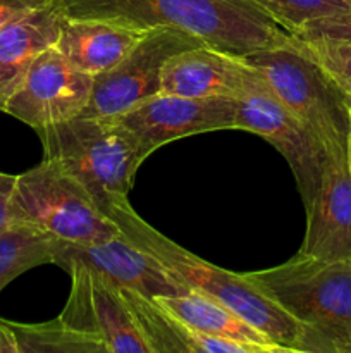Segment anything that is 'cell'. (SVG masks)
<instances>
[{"mask_svg":"<svg viewBox=\"0 0 351 353\" xmlns=\"http://www.w3.org/2000/svg\"><path fill=\"white\" fill-rule=\"evenodd\" d=\"M17 174L0 172V233L9 230L14 224L12 196L16 190Z\"/></svg>","mask_w":351,"mask_h":353,"instance_id":"cell-25","label":"cell"},{"mask_svg":"<svg viewBox=\"0 0 351 353\" xmlns=\"http://www.w3.org/2000/svg\"><path fill=\"white\" fill-rule=\"evenodd\" d=\"M260 7L289 34L298 31L310 21L320 17L350 12L344 0H250Z\"/></svg>","mask_w":351,"mask_h":353,"instance_id":"cell-21","label":"cell"},{"mask_svg":"<svg viewBox=\"0 0 351 353\" xmlns=\"http://www.w3.org/2000/svg\"><path fill=\"white\" fill-rule=\"evenodd\" d=\"M107 216L116 221L133 243L153 255L182 286L229 307L286 352H305L306 331L303 324L246 276L226 271L179 247L138 216L127 200L110 207Z\"/></svg>","mask_w":351,"mask_h":353,"instance_id":"cell-2","label":"cell"},{"mask_svg":"<svg viewBox=\"0 0 351 353\" xmlns=\"http://www.w3.org/2000/svg\"><path fill=\"white\" fill-rule=\"evenodd\" d=\"M198 38L178 28H153L117 64L93 78L89 100L79 116L114 119L160 93L165 62L186 48L202 47Z\"/></svg>","mask_w":351,"mask_h":353,"instance_id":"cell-7","label":"cell"},{"mask_svg":"<svg viewBox=\"0 0 351 353\" xmlns=\"http://www.w3.org/2000/svg\"><path fill=\"white\" fill-rule=\"evenodd\" d=\"M74 262L105 276L119 288L133 290L148 299L189 292L165 271L153 255L133 243L123 231L110 240L93 245H67L57 241L52 264L65 269Z\"/></svg>","mask_w":351,"mask_h":353,"instance_id":"cell-12","label":"cell"},{"mask_svg":"<svg viewBox=\"0 0 351 353\" xmlns=\"http://www.w3.org/2000/svg\"><path fill=\"white\" fill-rule=\"evenodd\" d=\"M0 353H21L16 333L7 319H0Z\"/></svg>","mask_w":351,"mask_h":353,"instance_id":"cell-26","label":"cell"},{"mask_svg":"<svg viewBox=\"0 0 351 353\" xmlns=\"http://www.w3.org/2000/svg\"><path fill=\"white\" fill-rule=\"evenodd\" d=\"M299 252L319 259L351 255V171L348 147L326 148L319 192L306 210Z\"/></svg>","mask_w":351,"mask_h":353,"instance_id":"cell-13","label":"cell"},{"mask_svg":"<svg viewBox=\"0 0 351 353\" xmlns=\"http://www.w3.org/2000/svg\"><path fill=\"white\" fill-rule=\"evenodd\" d=\"M36 133L43 159L55 161L78 179L103 212L127 200L145 155L117 121L78 116Z\"/></svg>","mask_w":351,"mask_h":353,"instance_id":"cell-4","label":"cell"},{"mask_svg":"<svg viewBox=\"0 0 351 353\" xmlns=\"http://www.w3.org/2000/svg\"><path fill=\"white\" fill-rule=\"evenodd\" d=\"M244 276L303 324L306 353H348L351 255L319 259L298 252L284 264Z\"/></svg>","mask_w":351,"mask_h":353,"instance_id":"cell-3","label":"cell"},{"mask_svg":"<svg viewBox=\"0 0 351 353\" xmlns=\"http://www.w3.org/2000/svg\"><path fill=\"white\" fill-rule=\"evenodd\" d=\"M334 81H336L337 85L341 86V90H343V92L346 93V97H348V99H350V102H351V78H348V79H334Z\"/></svg>","mask_w":351,"mask_h":353,"instance_id":"cell-27","label":"cell"},{"mask_svg":"<svg viewBox=\"0 0 351 353\" xmlns=\"http://www.w3.org/2000/svg\"><path fill=\"white\" fill-rule=\"evenodd\" d=\"M265 79L244 57L217 48H186L165 62L160 92L179 97H237L264 85Z\"/></svg>","mask_w":351,"mask_h":353,"instance_id":"cell-14","label":"cell"},{"mask_svg":"<svg viewBox=\"0 0 351 353\" xmlns=\"http://www.w3.org/2000/svg\"><path fill=\"white\" fill-rule=\"evenodd\" d=\"M145 34L110 21L65 17L55 47L76 69L95 78L117 64Z\"/></svg>","mask_w":351,"mask_h":353,"instance_id":"cell-17","label":"cell"},{"mask_svg":"<svg viewBox=\"0 0 351 353\" xmlns=\"http://www.w3.org/2000/svg\"><path fill=\"white\" fill-rule=\"evenodd\" d=\"M155 300L202 333L248 345L257 353H286L284 348L268 340L240 314L195 290Z\"/></svg>","mask_w":351,"mask_h":353,"instance_id":"cell-18","label":"cell"},{"mask_svg":"<svg viewBox=\"0 0 351 353\" xmlns=\"http://www.w3.org/2000/svg\"><path fill=\"white\" fill-rule=\"evenodd\" d=\"M65 16L58 0L0 30V112L34 59L55 47Z\"/></svg>","mask_w":351,"mask_h":353,"instance_id":"cell-15","label":"cell"},{"mask_svg":"<svg viewBox=\"0 0 351 353\" xmlns=\"http://www.w3.org/2000/svg\"><path fill=\"white\" fill-rule=\"evenodd\" d=\"M57 240L30 224H12L0 233V292L36 265L52 264Z\"/></svg>","mask_w":351,"mask_h":353,"instance_id":"cell-19","label":"cell"},{"mask_svg":"<svg viewBox=\"0 0 351 353\" xmlns=\"http://www.w3.org/2000/svg\"><path fill=\"white\" fill-rule=\"evenodd\" d=\"M12 217L67 245L100 243L120 233L88 190L50 159L17 174Z\"/></svg>","mask_w":351,"mask_h":353,"instance_id":"cell-5","label":"cell"},{"mask_svg":"<svg viewBox=\"0 0 351 353\" xmlns=\"http://www.w3.org/2000/svg\"><path fill=\"white\" fill-rule=\"evenodd\" d=\"M64 271L72 279L71 295L58 319L72 330L95 336L112 353H151L123 292L110 279L83 264Z\"/></svg>","mask_w":351,"mask_h":353,"instance_id":"cell-10","label":"cell"},{"mask_svg":"<svg viewBox=\"0 0 351 353\" xmlns=\"http://www.w3.org/2000/svg\"><path fill=\"white\" fill-rule=\"evenodd\" d=\"M9 323L21 353H107L102 341L72 330L58 317L40 324Z\"/></svg>","mask_w":351,"mask_h":353,"instance_id":"cell-20","label":"cell"},{"mask_svg":"<svg viewBox=\"0 0 351 353\" xmlns=\"http://www.w3.org/2000/svg\"><path fill=\"white\" fill-rule=\"evenodd\" d=\"M244 61L253 65L275 97L305 124L310 133L330 147H348L351 102L341 86L306 55L295 38L289 43L253 52Z\"/></svg>","mask_w":351,"mask_h":353,"instance_id":"cell-6","label":"cell"},{"mask_svg":"<svg viewBox=\"0 0 351 353\" xmlns=\"http://www.w3.org/2000/svg\"><path fill=\"white\" fill-rule=\"evenodd\" d=\"M301 41H336L351 43V10L336 16L310 21L291 34Z\"/></svg>","mask_w":351,"mask_h":353,"instance_id":"cell-23","label":"cell"},{"mask_svg":"<svg viewBox=\"0 0 351 353\" xmlns=\"http://www.w3.org/2000/svg\"><path fill=\"white\" fill-rule=\"evenodd\" d=\"M295 38V37H292ZM298 47L313 59L332 79L351 78V43L336 41H301L295 38Z\"/></svg>","mask_w":351,"mask_h":353,"instance_id":"cell-22","label":"cell"},{"mask_svg":"<svg viewBox=\"0 0 351 353\" xmlns=\"http://www.w3.org/2000/svg\"><path fill=\"white\" fill-rule=\"evenodd\" d=\"M344 2L348 3V7H350V10H351V0H344Z\"/></svg>","mask_w":351,"mask_h":353,"instance_id":"cell-29","label":"cell"},{"mask_svg":"<svg viewBox=\"0 0 351 353\" xmlns=\"http://www.w3.org/2000/svg\"><path fill=\"white\" fill-rule=\"evenodd\" d=\"M55 0H0V30L12 21L21 19Z\"/></svg>","mask_w":351,"mask_h":353,"instance_id":"cell-24","label":"cell"},{"mask_svg":"<svg viewBox=\"0 0 351 353\" xmlns=\"http://www.w3.org/2000/svg\"><path fill=\"white\" fill-rule=\"evenodd\" d=\"M348 161H350V171H351V124H350V138H348Z\"/></svg>","mask_w":351,"mask_h":353,"instance_id":"cell-28","label":"cell"},{"mask_svg":"<svg viewBox=\"0 0 351 353\" xmlns=\"http://www.w3.org/2000/svg\"><path fill=\"white\" fill-rule=\"evenodd\" d=\"M93 76L76 69L57 47L41 52L2 112L34 131L78 117L89 100Z\"/></svg>","mask_w":351,"mask_h":353,"instance_id":"cell-11","label":"cell"},{"mask_svg":"<svg viewBox=\"0 0 351 353\" xmlns=\"http://www.w3.org/2000/svg\"><path fill=\"white\" fill-rule=\"evenodd\" d=\"M120 292L151 353H257L248 345L195 330L155 299L133 290Z\"/></svg>","mask_w":351,"mask_h":353,"instance_id":"cell-16","label":"cell"},{"mask_svg":"<svg viewBox=\"0 0 351 353\" xmlns=\"http://www.w3.org/2000/svg\"><path fill=\"white\" fill-rule=\"evenodd\" d=\"M237 130L258 134L288 161L308 210L322 178L326 150L308 128L272 93L267 83L236 99Z\"/></svg>","mask_w":351,"mask_h":353,"instance_id":"cell-8","label":"cell"},{"mask_svg":"<svg viewBox=\"0 0 351 353\" xmlns=\"http://www.w3.org/2000/svg\"><path fill=\"white\" fill-rule=\"evenodd\" d=\"M114 121L126 128L145 159L179 138L220 130H237L233 97H179L157 93Z\"/></svg>","mask_w":351,"mask_h":353,"instance_id":"cell-9","label":"cell"},{"mask_svg":"<svg viewBox=\"0 0 351 353\" xmlns=\"http://www.w3.org/2000/svg\"><path fill=\"white\" fill-rule=\"evenodd\" d=\"M348 353H351V343H350V348H348Z\"/></svg>","mask_w":351,"mask_h":353,"instance_id":"cell-30","label":"cell"},{"mask_svg":"<svg viewBox=\"0 0 351 353\" xmlns=\"http://www.w3.org/2000/svg\"><path fill=\"white\" fill-rule=\"evenodd\" d=\"M58 6L69 19H102L143 31L178 28L237 57L291 40L250 0H58Z\"/></svg>","mask_w":351,"mask_h":353,"instance_id":"cell-1","label":"cell"}]
</instances>
